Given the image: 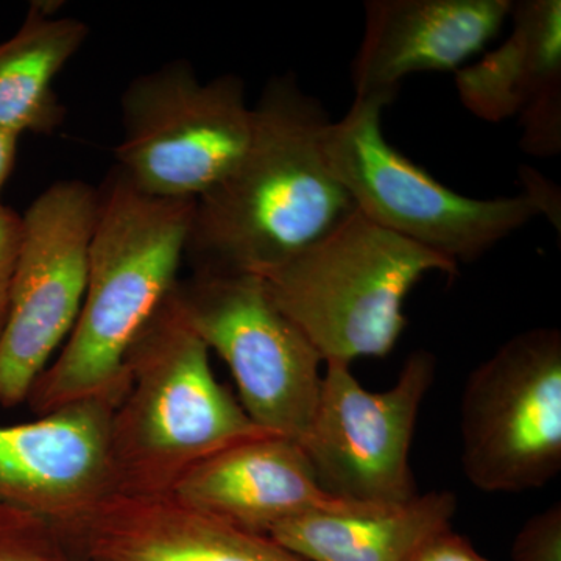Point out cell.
Instances as JSON below:
<instances>
[{"label":"cell","instance_id":"6da1fadb","mask_svg":"<svg viewBox=\"0 0 561 561\" xmlns=\"http://www.w3.org/2000/svg\"><path fill=\"white\" fill-rule=\"evenodd\" d=\"M251 110L241 160L195 201L184 253L194 272L262 275L356 209L324 158L330 117L291 73L268 81Z\"/></svg>","mask_w":561,"mask_h":561},{"label":"cell","instance_id":"4fadbf2b","mask_svg":"<svg viewBox=\"0 0 561 561\" xmlns=\"http://www.w3.org/2000/svg\"><path fill=\"white\" fill-rule=\"evenodd\" d=\"M61 527L84 561H306L171 494L117 493Z\"/></svg>","mask_w":561,"mask_h":561},{"label":"cell","instance_id":"7a4b0ae2","mask_svg":"<svg viewBox=\"0 0 561 561\" xmlns=\"http://www.w3.org/2000/svg\"><path fill=\"white\" fill-rule=\"evenodd\" d=\"M98 191L79 319L27 398L38 416L90 398L124 397L128 350L180 280L195 201L154 197L117 168Z\"/></svg>","mask_w":561,"mask_h":561},{"label":"cell","instance_id":"7402d4cb","mask_svg":"<svg viewBox=\"0 0 561 561\" xmlns=\"http://www.w3.org/2000/svg\"><path fill=\"white\" fill-rule=\"evenodd\" d=\"M18 142H20V136L0 130V195L16 165Z\"/></svg>","mask_w":561,"mask_h":561},{"label":"cell","instance_id":"52a82bcc","mask_svg":"<svg viewBox=\"0 0 561 561\" xmlns=\"http://www.w3.org/2000/svg\"><path fill=\"white\" fill-rule=\"evenodd\" d=\"M175 297L195 334L230 368L239 402L261 430L301 443L321 386L319 351L253 273L194 272Z\"/></svg>","mask_w":561,"mask_h":561},{"label":"cell","instance_id":"44dd1931","mask_svg":"<svg viewBox=\"0 0 561 561\" xmlns=\"http://www.w3.org/2000/svg\"><path fill=\"white\" fill-rule=\"evenodd\" d=\"M419 561H489L472 548L467 538L446 529L427 542Z\"/></svg>","mask_w":561,"mask_h":561},{"label":"cell","instance_id":"5bb4252c","mask_svg":"<svg viewBox=\"0 0 561 561\" xmlns=\"http://www.w3.org/2000/svg\"><path fill=\"white\" fill-rule=\"evenodd\" d=\"M169 494L195 511L262 535L302 513L346 502L321 490L301 443L275 434L214 454L191 468Z\"/></svg>","mask_w":561,"mask_h":561},{"label":"cell","instance_id":"3957f363","mask_svg":"<svg viewBox=\"0 0 561 561\" xmlns=\"http://www.w3.org/2000/svg\"><path fill=\"white\" fill-rule=\"evenodd\" d=\"M125 365L127 389L110 432L119 493L169 494L201 461L271 434L217 381L209 348L187 323L175 289L136 335Z\"/></svg>","mask_w":561,"mask_h":561},{"label":"cell","instance_id":"ac0fdd59","mask_svg":"<svg viewBox=\"0 0 561 561\" xmlns=\"http://www.w3.org/2000/svg\"><path fill=\"white\" fill-rule=\"evenodd\" d=\"M0 561H84L60 524L0 505Z\"/></svg>","mask_w":561,"mask_h":561},{"label":"cell","instance_id":"d6986e66","mask_svg":"<svg viewBox=\"0 0 561 561\" xmlns=\"http://www.w3.org/2000/svg\"><path fill=\"white\" fill-rule=\"evenodd\" d=\"M513 561H561V505L531 516L516 535Z\"/></svg>","mask_w":561,"mask_h":561},{"label":"cell","instance_id":"8fae6325","mask_svg":"<svg viewBox=\"0 0 561 561\" xmlns=\"http://www.w3.org/2000/svg\"><path fill=\"white\" fill-rule=\"evenodd\" d=\"M121 400L90 398L0 426V505L65 526L119 493L110 432Z\"/></svg>","mask_w":561,"mask_h":561},{"label":"cell","instance_id":"8992f818","mask_svg":"<svg viewBox=\"0 0 561 561\" xmlns=\"http://www.w3.org/2000/svg\"><path fill=\"white\" fill-rule=\"evenodd\" d=\"M121 106L116 168L154 197L197 201L250 142L253 110L243 80L225 73L202 83L186 60L136 77Z\"/></svg>","mask_w":561,"mask_h":561},{"label":"cell","instance_id":"30bf717a","mask_svg":"<svg viewBox=\"0 0 561 561\" xmlns=\"http://www.w3.org/2000/svg\"><path fill=\"white\" fill-rule=\"evenodd\" d=\"M437 370L419 350L386 391L365 390L348 364L327 362L319 400L301 446L321 490L367 504H401L415 497L411 446L416 421Z\"/></svg>","mask_w":561,"mask_h":561},{"label":"cell","instance_id":"9a60e30c","mask_svg":"<svg viewBox=\"0 0 561 561\" xmlns=\"http://www.w3.org/2000/svg\"><path fill=\"white\" fill-rule=\"evenodd\" d=\"M512 32L474 65L456 70L465 108L479 119L548 125L561 119V2H513Z\"/></svg>","mask_w":561,"mask_h":561},{"label":"cell","instance_id":"ba28073f","mask_svg":"<svg viewBox=\"0 0 561 561\" xmlns=\"http://www.w3.org/2000/svg\"><path fill=\"white\" fill-rule=\"evenodd\" d=\"M461 465L489 493L541 489L559 474V330L522 332L472 370L461 397Z\"/></svg>","mask_w":561,"mask_h":561},{"label":"cell","instance_id":"9c48e42d","mask_svg":"<svg viewBox=\"0 0 561 561\" xmlns=\"http://www.w3.org/2000/svg\"><path fill=\"white\" fill-rule=\"evenodd\" d=\"M98 187L58 181L21 216L10 309L0 341V405L18 408L68 341L87 290Z\"/></svg>","mask_w":561,"mask_h":561},{"label":"cell","instance_id":"e0dca14e","mask_svg":"<svg viewBox=\"0 0 561 561\" xmlns=\"http://www.w3.org/2000/svg\"><path fill=\"white\" fill-rule=\"evenodd\" d=\"M88 35L83 22L32 3L20 31L0 43V130L51 135L60 127L66 110L54 81Z\"/></svg>","mask_w":561,"mask_h":561},{"label":"cell","instance_id":"2e32d148","mask_svg":"<svg viewBox=\"0 0 561 561\" xmlns=\"http://www.w3.org/2000/svg\"><path fill=\"white\" fill-rule=\"evenodd\" d=\"M456 512L451 491L401 504L346 501L279 523L268 537L306 561H419L432 538L451 529Z\"/></svg>","mask_w":561,"mask_h":561},{"label":"cell","instance_id":"7c38bea8","mask_svg":"<svg viewBox=\"0 0 561 561\" xmlns=\"http://www.w3.org/2000/svg\"><path fill=\"white\" fill-rule=\"evenodd\" d=\"M512 0H370L353 65L356 98H397L404 77L459 70L500 33Z\"/></svg>","mask_w":561,"mask_h":561},{"label":"cell","instance_id":"277c9868","mask_svg":"<svg viewBox=\"0 0 561 561\" xmlns=\"http://www.w3.org/2000/svg\"><path fill=\"white\" fill-rule=\"evenodd\" d=\"M431 272L454 276L457 264L354 209L319 241L260 276L324 364L351 365L394 348L408 327L405 298Z\"/></svg>","mask_w":561,"mask_h":561},{"label":"cell","instance_id":"5b68a950","mask_svg":"<svg viewBox=\"0 0 561 561\" xmlns=\"http://www.w3.org/2000/svg\"><path fill=\"white\" fill-rule=\"evenodd\" d=\"M393 99L354 98L323 133L330 171L357 210L379 227L446 260L472 262L545 214L560 230V192L529 171L526 192L479 201L443 186L387 142L382 113Z\"/></svg>","mask_w":561,"mask_h":561},{"label":"cell","instance_id":"ffe728a7","mask_svg":"<svg viewBox=\"0 0 561 561\" xmlns=\"http://www.w3.org/2000/svg\"><path fill=\"white\" fill-rule=\"evenodd\" d=\"M21 242V216L0 203V341L10 309L11 278Z\"/></svg>","mask_w":561,"mask_h":561}]
</instances>
